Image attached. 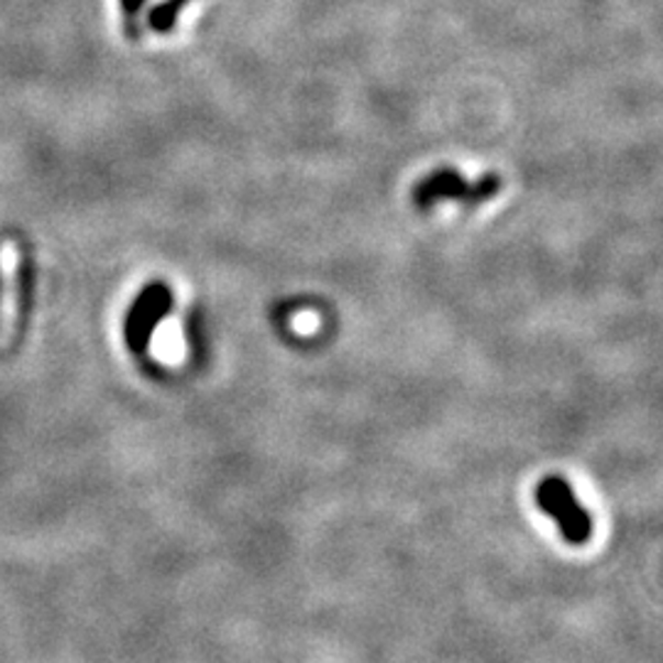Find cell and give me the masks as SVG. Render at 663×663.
<instances>
[{"mask_svg":"<svg viewBox=\"0 0 663 663\" xmlns=\"http://www.w3.org/2000/svg\"><path fill=\"white\" fill-rule=\"evenodd\" d=\"M501 189L499 175H482L479 180H467L465 175H460L452 167H442V170L430 173L423 177L413 189V199L420 209H430L438 202H460L467 207H479L489 202L491 197H497Z\"/></svg>","mask_w":663,"mask_h":663,"instance_id":"cell-1","label":"cell"},{"mask_svg":"<svg viewBox=\"0 0 663 663\" xmlns=\"http://www.w3.org/2000/svg\"><path fill=\"white\" fill-rule=\"evenodd\" d=\"M535 504L557 523L563 539L571 545H585L593 535V516L577 501L571 484L551 475L535 487Z\"/></svg>","mask_w":663,"mask_h":663,"instance_id":"cell-2","label":"cell"},{"mask_svg":"<svg viewBox=\"0 0 663 663\" xmlns=\"http://www.w3.org/2000/svg\"><path fill=\"white\" fill-rule=\"evenodd\" d=\"M175 308V295L165 283H151L143 288L139 298L133 300L129 318H125V342L131 352L143 354L153 342V332L161 328V322Z\"/></svg>","mask_w":663,"mask_h":663,"instance_id":"cell-3","label":"cell"},{"mask_svg":"<svg viewBox=\"0 0 663 663\" xmlns=\"http://www.w3.org/2000/svg\"><path fill=\"white\" fill-rule=\"evenodd\" d=\"M20 248L13 241L0 244V350L13 342L18 328Z\"/></svg>","mask_w":663,"mask_h":663,"instance_id":"cell-4","label":"cell"}]
</instances>
